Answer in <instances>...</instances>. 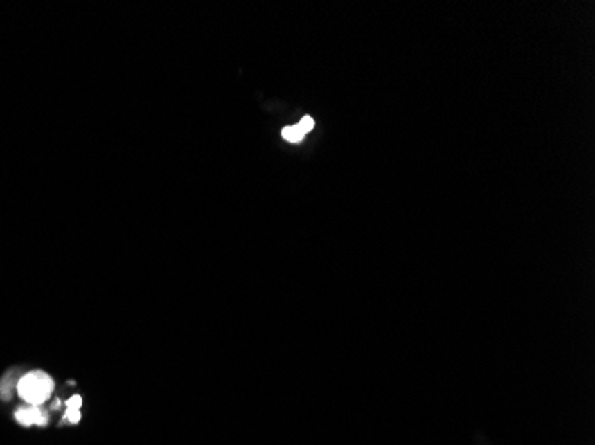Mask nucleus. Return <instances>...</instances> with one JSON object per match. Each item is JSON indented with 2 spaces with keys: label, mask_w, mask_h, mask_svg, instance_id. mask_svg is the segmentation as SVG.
I'll return each instance as SVG.
<instances>
[{
  "label": "nucleus",
  "mask_w": 595,
  "mask_h": 445,
  "mask_svg": "<svg viewBox=\"0 0 595 445\" xmlns=\"http://www.w3.org/2000/svg\"><path fill=\"white\" fill-rule=\"evenodd\" d=\"M55 390V381L48 372L42 369L29 370L21 374L17 383V394L26 404L43 406L48 403Z\"/></svg>",
  "instance_id": "1"
},
{
  "label": "nucleus",
  "mask_w": 595,
  "mask_h": 445,
  "mask_svg": "<svg viewBox=\"0 0 595 445\" xmlns=\"http://www.w3.org/2000/svg\"><path fill=\"white\" fill-rule=\"evenodd\" d=\"M17 424L21 428H46L51 422V413L46 412L43 406H33V404H21L13 413Z\"/></svg>",
  "instance_id": "2"
},
{
  "label": "nucleus",
  "mask_w": 595,
  "mask_h": 445,
  "mask_svg": "<svg viewBox=\"0 0 595 445\" xmlns=\"http://www.w3.org/2000/svg\"><path fill=\"white\" fill-rule=\"evenodd\" d=\"M82 395L76 394L71 395L70 399L64 403V415H63V422H66V424L76 426L79 424L80 419H82Z\"/></svg>",
  "instance_id": "3"
},
{
  "label": "nucleus",
  "mask_w": 595,
  "mask_h": 445,
  "mask_svg": "<svg viewBox=\"0 0 595 445\" xmlns=\"http://www.w3.org/2000/svg\"><path fill=\"white\" fill-rule=\"evenodd\" d=\"M17 383L18 379L13 376V370H9L8 374H4L0 378V397L4 401H9L15 395L17 390Z\"/></svg>",
  "instance_id": "4"
},
{
  "label": "nucleus",
  "mask_w": 595,
  "mask_h": 445,
  "mask_svg": "<svg viewBox=\"0 0 595 445\" xmlns=\"http://www.w3.org/2000/svg\"><path fill=\"white\" fill-rule=\"evenodd\" d=\"M282 138L289 143H300V141H303L305 132H303V129H301V127L296 123V125H289L282 130Z\"/></svg>",
  "instance_id": "5"
},
{
  "label": "nucleus",
  "mask_w": 595,
  "mask_h": 445,
  "mask_svg": "<svg viewBox=\"0 0 595 445\" xmlns=\"http://www.w3.org/2000/svg\"><path fill=\"white\" fill-rule=\"evenodd\" d=\"M298 125H300L301 129H303L305 134H308V132H310V130H314V120L310 116H303L300 120V123H298Z\"/></svg>",
  "instance_id": "6"
}]
</instances>
